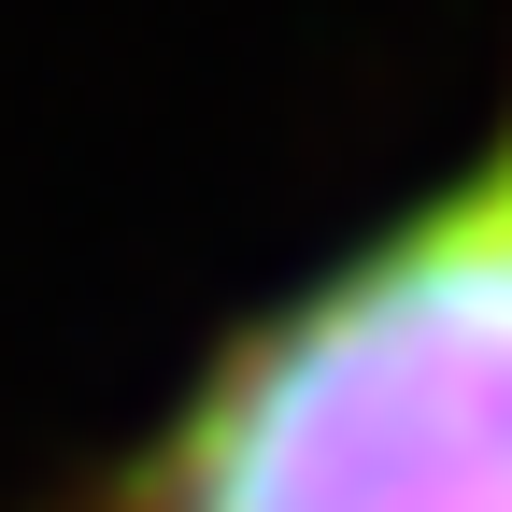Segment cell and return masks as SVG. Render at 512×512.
<instances>
[{
	"mask_svg": "<svg viewBox=\"0 0 512 512\" xmlns=\"http://www.w3.org/2000/svg\"><path fill=\"white\" fill-rule=\"evenodd\" d=\"M43 512H512V72L456 157L228 313Z\"/></svg>",
	"mask_w": 512,
	"mask_h": 512,
	"instance_id": "obj_1",
	"label": "cell"
}]
</instances>
